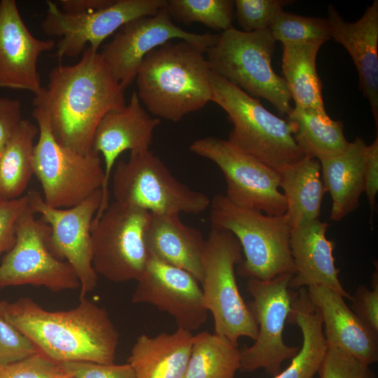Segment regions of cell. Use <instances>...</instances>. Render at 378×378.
I'll return each mask as SVG.
<instances>
[{"label": "cell", "instance_id": "6da1fadb", "mask_svg": "<svg viewBox=\"0 0 378 378\" xmlns=\"http://www.w3.org/2000/svg\"><path fill=\"white\" fill-rule=\"evenodd\" d=\"M33 104L46 113L59 144L88 154L92 153L93 136L101 119L126 103L124 90L99 52L88 46L76 64H59L51 70L47 87L34 95Z\"/></svg>", "mask_w": 378, "mask_h": 378}, {"label": "cell", "instance_id": "7a4b0ae2", "mask_svg": "<svg viewBox=\"0 0 378 378\" xmlns=\"http://www.w3.org/2000/svg\"><path fill=\"white\" fill-rule=\"evenodd\" d=\"M3 306L9 322L52 360L114 363L119 333L107 311L87 297L66 311L46 310L27 297Z\"/></svg>", "mask_w": 378, "mask_h": 378}, {"label": "cell", "instance_id": "3957f363", "mask_svg": "<svg viewBox=\"0 0 378 378\" xmlns=\"http://www.w3.org/2000/svg\"><path fill=\"white\" fill-rule=\"evenodd\" d=\"M210 73L202 50L170 41L144 58L135 78L136 93L152 114L178 122L211 102Z\"/></svg>", "mask_w": 378, "mask_h": 378}, {"label": "cell", "instance_id": "277c9868", "mask_svg": "<svg viewBox=\"0 0 378 378\" xmlns=\"http://www.w3.org/2000/svg\"><path fill=\"white\" fill-rule=\"evenodd\" d=\"M209 78L211 102L226 112L233 125L227 139L232 145L279 172L304 157L290 120L274 115L258 99L211 70Z\"/></svg>", "mask_w": 378, "mask_h": 378}, {"label": "cell", "instance_id": "5b68a950", "mask_svg": "<svg viewBox=\"0 0 378 378\" xmlns=\"http://www.w3.org/2000/svg\"><path fill=\"white\" fill-rule=\"evenodd\" d=\"M211 227L232 232L239 241L245 259L237 273L244 278L269 281L284 274H295L290 249L292 227L286 216H268L216 195L210 202Z\"/></svg>", "mask_w": 378, "mask_h": 378}, {"label": "cell", "instance_id": "8992f818", "mask_svg": "<svg viewBox=\"0 0 378 378\" xmlns=\"http://www.w3.org/2000/svg\"><path fill=\"white\" fill-rule=\"evenodd\" d=\"M275 43L270 29L245 32L232 27L206 50V59L211 71L288 115L291 97L285 80L272 67Z\"/></svg>", "mask_w": 378, "mask_h": 378}, {"label": "cell", "instance_id": "52a82bcc", "mask_svg": "<svg viewBox=\"0 0 378 378\" xmlns=\"http://www.w3.org/2000/svg\"><path fill=\"white\" fill-rule=\"evenodd\" d=\"M242 260V248L236 237L227 230L211 227L203 255L204 301L214 318V333L237 346L240 337L255 340L258 332L236 280L234 267Z\"/></svg>", "mask_w": 378, "mask_h": 378}, {"label": "cell", "instance_id": "ba28073f", "mask_svg": "<svg viewBox=\"0 0 378 378\" xmlns=\"http://www.w3.org/2000/svg\"><path fill=\"white\" fill-rule=\"evenodd\" d=\"M32 115L38 127L34 174L42 186L45 202L55 208H71L102 189L105 176L99 155L81 154L61 145L46 113L34 108Z\"/></svg>", "mask_w": 378, "mask_h": 378}, {"label": "cell", "instance_id": "9c48e42d", "mask_svg": "<svg viewBox=\"0 0 378 378\" xmlns=\"http://www.w3.org/2000/svg\"><path fill=\"white\" fill-rule=\"evenodd\" d=\"M112 190L115 201L151 214H198L210 206L204 192L177 180L150 150L130 153L114 166Z\"/></svg>", "mask_w": 378, "mask_h": 378}, {"label": "cell", "instance_id": "30bf717a", "mask_svg": "<svg viewBox=\"0 0 378 378\" xmlns=\"http://www.w3.org/2000/svg\"><path fill=\"white\" fill-rule=\"evenodd\" d=\"M149 218L146 210L115 201L93 220L92 258L98 275L115 283L141 278L149 259L146 245Z\"/></svg>", "mask_w": 378, "mask_h": 378}, {"label": "cell", "instance_id": "8fae6325", "mask_svg": "<svg viewBox=\"0 0 378 378\" xmlns=\"http://www.w3.org/2000/svg\"><path fill=\"white\" fill-rule=\"evenodd\" d=\"M293 274H284L269 281L248 279L247 290L253 298L247 303L258 332L253 344L240 350L241 370L254 372L262 368L273 377L282 363L292 359L299 348L287 345L283 332L297 293L288 287Z\"/></svg>", "mask_w": 378, "mask_h": 378}, {"label": "cell", "instance_id": "7c38bea8", "mask_svg": "<svg viewBox=\"0 0 378 378\" xmlns=\"http://www.w3.org/2000/svg\"><path fill=\"white\" fill-rule=\"evenodd\" d=\"M190 150L219 167L226 182L225 195L234 204L268 216L286 214L287 204L279 191L278 171L218 137L198 139Z\"/></svg>", "mask_w": 378, "mask_h": 378}, {"label": "cell", "instance_id": "4fadbf2b", "mask_svg": "<svg viewBox=\"0 0 378 378\" xmlns=\"http://www.w3.org/2000/svg\"><path fill=\"white\" fill-rule=\"evenodd\" d=\"M50 225L36 218L29 204L21 214L16 239L0 264V290L8 286H43L52 292L80 288L69 263L56 258L49 248Z\"/></svg>", "mask_w": 378, "mask_h": 378}, {"label": "cell", "instance_id": "5bb4252c", "mask_svg": "<svg viewBox=\"0 0 378 378\" xmlns=\"http://www.w3.org/2000/svg\"><path fill=\"white\" fill-rule=\"evenodd\" d=\"M167 0H114L110 6L88 13L62 11L56 2L46 1L43 32L58 37L55 56H78L89 46L99 51L102 43L123 24L137 18L156 14Z\"/></svg>", "mask_w": 378, "mask_h": 378}, {"label": "cell", "instance_id": "9a60e30c", "mask_svg": "<svg viewBox=\"0 0 378 378\" xmlns=\"http://www.w3.org/2000/svg\"><path fill=\"white\" fill-rule=\"evenodd\" d=\"M218 36L183 30L172 22L164 6L153 15L137 18L123 24L99 52L113 78L125 90L136 78L145 56L155 48L177 39L206 53Z\"/></svg>", "mask_w": 378, "mask_h": 378}, {"label": "cell", "instance_id": "2e32d148", "mask_svg": "<svg viewBox=\"0 0 378 378\" xmlns=\"http://www.w3.org/2000/svg\"><path fill=\"white\" fill-rule=\"evenodd\" d=\"M27 195L34 213L41 214L51 228L50 251L70 264L80 282V298L87 297L97 286L98 274L92 265L91 228L101 205L102 189L67 209L50 206L35 190H29Z\"/></svg>", "mask_w": 378, "mask_h": 378}, {"label": "cell", "instance_id": "e0dca14e", "mask_svg": "<svg viewBox=\"0 0 378 378\" xmlns=\"http://www.w3.org/2000/svg\"><path fill=\"white\" fill-rule=\"evenodd\" d=\"M199 281L188 272L149 257L132 297L134 304H149L169 314L177 328L190 332L206 321Z\"/></svg>", "mask_w": 378, "mask_h": 378}, {"label": "cell", "instance_id": "ac0fdd59", "mask_svg": "<svg viewBox=\"0 0 378 378\" xmlns=\"http://www.w3.org/2000/svg\"><path fill=\"white\" fill-rule=\"evenodd\" d=\"M160 123L159 118L151 117L143 108L136 92L132 93L127 104L108 111L101 119L94 134L92 152L102 155L105 177L102 200L94 220L109 204V181L119 155L125 150L136 153L150 150L154 130Z\"/></svg>", "mask_w": 378, "mask_h": 378}, {"label": "cell", "instance_id": "d6986e66", "mask_svg": "<svg viewBox=\"0 0 378 378\" xmlns=\"http://www.w3.org/2000/svg\"><path fill=\"white\" fill-rule=\"evenodd\" d=\"M55 46L53 39L41 40L31 34L15 0L0 1V88L36 94L42 88L38 57Z\"/></svg>", "mask_w": 378, "mask_h": 378}, {"label": "cell", "instance_id": "ffe728a7", "mask_svg": "<svg viewBox=\"0 0 378 378\" xmlns=\"http://www.w3.org/2000/svg\"><path fill=\"white\" fill-rule=\"evenodd\" d=\"M330 38L348 51L356 66L359 88L378 126V1L354 22L344 21L332 4L328 8Z\"/></svg>", "mask_w": 378, "mask_h": 378}, {"label": "cell", "instance_id": "44dd1931", "mask_svg": "<svg viewBox=\"0 0 378 378\" xmlns=\"http://www.w3.org/2000/svg\"><path fill=\"white\" fill-rule=\"evenodd\" d=\"M328 227L318 218L292 228L290 249L295 273L288 287L324 286L351 300L338 277L332 254L335 243L326 237Z\"/></svg>", "mask_w": 378, "mask_h": 378}, {"label": "cell", "instance_id": "7402d4cb", "mask_svg": "<svg viewBox=\"0 0 378 378\" xmlns=\"http://www.w3.org/2000/svg\"><path fill=\"white\" fill-rule=\"evenodd\" d=\"M319 312L328 346L337 347L370 365L378 360V335L367 327L340 293L324 286L307 288Z\"/></svg>", "mask_w": 378, "mask_h": 378}, {"label": "cell", "instance_id": "603a6c76", "mask_svg": "<svg viewBox=\"0 0 378 378\" xmlns=\"http://www.w3.org/2000/svg\"><path fill=\"white\" fill-rule=\"evenodd\" d=\"M206 241L198 230L184 224L179 214L150 213L146 232L149 257L188 272L200 284Z\"/></svg>", "mask_w": 378, "mask_h": 378}, {"label": "cell", "instance_id": "cb8c5ba5", "mask_svg": "<svg viewBox=\"0 0 378 378\" xmlns=\"http://www.w3.org/2000/svg\"><path fill=\"white\" fill-rule=\"evenodd\" d=\"M192 332L139 335L127 358L136 378H184L193 343Z\"/></svg>", "mask_w": 378, "mask_h": 378}, {"label": "cell", "instance_id": "d4e9b609", "mask_svg": "<svg viewBox=\"0 0 378 378\" xmlns=\"http://www.w3.org/2000/svg\"><path fill=\"white\" fill-rule=\"evenodd\" d=\"M367 146L356 137L342 153L319 160L323 183L332 201L330 218L333 221L341 220L359 206Z\"/></svg>", "mask_w": 378, "mask_h": 378}, {"label": "cell", "instance_id": "484cf974", "mask_svg": "<svg viewBox=\"0 0 378 378\" xmlns=\"http://www.w3.org/2000/svg\"><path fill=\"white\" fill-rule=\"evenodd\" d=\"M279 187L287 209L285 215L293 227L318 219L326 192L319 161L304 156L281 172Z\"/></svg>", "mask_w": 378, "mask_h": 378}, {"label": "cell", "instance_id": "4316f807", "mask_svg": "<svg viewBox=\"0 0 378 378\" xmlns=\"http://www.w3.org/2000/svg\"><path fill=\"white\" fill-rule=\"evenodd\" d=\"M287 323L299 327L302 344L290 365L274 378H314L328 345L321 314L310 300L307 288L297 293Z\"/></svg>", "mask_w": 378, "mask_h": 378}, {"label": "cell", "instance_id": "83f0119b", "mask_svg": "<svg viewBox=\"0 0 378 378\" xmlns=\"http://www.w3.org/2000/svg\"><path fill=\"white\" fill-rule=\"evenodd\" d=\"M324 43H283V78L295 105L326 111L316 67L317 53Z\"/></svg>", "mask_w": 378, "mask_h": 378}, {"label": "cell", "instance_id": "f1b7e54d", "mask_svg": "<svg viewBox=\"0 0 378 378\" xmlns=\"http://www.w3.org/2000/svg\"><path fill=\"white\" fill-rule=\"evenodd\" d=\"M288 118L294 125V139L304 156L319 161L342 153L349 144L342 121L332 120L326 111L295 105Z\"/></svg>", "mask_w": 378, "mask_h": 378}, {"label": "cell", "instance_id": "f546056e", "mask_svg": "<svg viewBox=\"0 0 378 378\" xmlns=\"http://www.w3.org/2000/svg\"><path fill=\"white\" fill-rule=\"evenodd\" d=\"M38 127L22 120L0 153V199L21 197L34 174V141Z\"/></svg>", "mask_w": 378, "mask_h": 378}, {"label": "cell", "instance_id": "4dcf8cb0", "mask_svg": "<svg viewBox=\"0 0 378 378\" xmlns=\"http://www.w3.org/2000/svg\"><path fill=\"white\" fill-rule=\"evenodd\" d=\"M240 349L227 338L202 331L193 336L184 378H234L241 370Z\"/></svg>", "mask_w": 378, "mask_h": 378}, {"label": "cell", "instance_id": "1f68e13d", "mask_svg": "<svg viewBox=\"0 0 378 378\" xmlns=\"http://www.w3.org/2000/svg\"><path fill=\"white\" fill-rule=\"evenodd\" d=\"M165 8L179 22H200L222 32L232 27L234 19L233 0H167Z\"/></svg>", "mask_w": 378, "mask_h": 378}, {"label": "cell", "instance_id": "d6a6232c", "mask_svg": "<svg viewBox=\"0 0 378 378\" xmlns=\"http://www.w3.org/2000/svg\"><path fill=\"white\" fill-rule=\"evenodd\" d=\"M273 38L283 43L323 41L330 38L327 18L306 17L282 10L270 27Z\"/></svg>", "mask_w": 378, "mask_h": 378}, {"label": "cell", "instance_id": "836d02e7", "mask_svg": "<svg viewBox=\"0 0 378 378\" xmlns=\"http://www.w3.org/2000/svg\"><path fill=\"white\" fill-rule=\"evenodd\" d=\"M291 3L286 0H235L234 18L245 32L270 29L284 6Z\"/></svg>", "mask_w": 378, "mask_h": 378}, {"label": "cell", "instance_id": "e575fe53", "mask_svg": "<svg viewBox=\"0 0 378 378\" xmlns=\"http://www.w3.org/2000/svg\"><path fill=\"white\" fill-rule=\"evenodd\" d=\"M317 373L319 378H376L370 365L332 346H328Z\"/></svg>", "mask_w": 378, "mask_h": 378}, {"label": "cell", "instance_id": "d590c367", "mask_svg": "<svg viewBox=\"0 0 378 378\" xmlns=\"http://www.w3.org/2000/svg\"><path fill=\"white\" fill-rule=\"evenodd\" d=\"M39 352L36 345L6 317L0 300V365L16 362Z\"/></svg>", "mask_w": 378, "mask_h": 378}, {"label": "cell", "instance_id": "8d00e7d4", "mask_svg": "<svg viewBox=\"0 0 378 378\" xmlns=\"http://www.w3.org/2000/svg\"><path fill=\"white\" fill-rule=\"evenodd\" d=\"M64 373L59 363L41 352L0 365V378H57Z\"/></svg>", "mask_w": 378, "mask_h": 378}, {"label": "cell", "instance_id": "74e56055", "mask_svg": "<svg viewBox=\"0 0 378 378\" xmlns=\"http://www.w3.org/2000/svg\"><path fill=\"white\" fill-rule=\"evenodd\" d=\"M372 289L365 285H359L351 296V309L358 318L372 331L378 335V272L372 275Z\"/></svg>", "mask_w": 378, "mask_h": 378}, {"label": "cell", "instance_id": "f35d334b", "mask_svg": "<svg viewBox=\"0 0 378 378\" xmlns=\"http://www.w3.org/2000/svg\"><path fill=\"white\" fill-rule=\"evenodd\" d=\"M64 372L74 378H136L129 363L100 364L85 361L59 363Z\"/></svg>", "mask_w": 378, "mask_h": 378}, {"label": "cell", "instance_id": "ab89813d", "mask_svg": "<svg viewBox=\"0 0 378 378\" xmlns=\"http://www.w3.org/2000/svg\"><path fill=\"white\" fill-rule=\"evenodd\" d=\"M28 205L27 195L10 200L0 199V255L13 246L18 221Z\"/></svg>", "mask_w": 378, "mask_h": 378}, {"label": "cell", "instance_id": "60d3db41", "mask_svg": "<svg viewBox=\"0 0 378 378\" xmlns=\"http://www.w3.org/2000/svg\"><path fill=\"white\" fill-rule=\"evenodd\" d=\"M22 120L20 102L8 97H0V153Z\"/></svg>", "mask_w": 378, "mask_h": 378}, {"label": "cell", "instance_id": "b9f144b4", "mask_svg": "<svg viewBox=\"0 0 378 378\" xmlns=\"http://www.w3.org/2000/svg\"><path fill=\"white\" fill-rule=\"evenodd\" d=\"M378 191V135L374 141L367 146L366 161L364 171V191L372 213L375 207Z\"/></svg>", "mask_w": 378, "mask_h": 378}, {"label": "cell", "instance_id": "7bdbcfd3", "mask_svg": "<svg viewBox=\"0 0 378 378\" xmlns=\"http://www.w3.org/2000/svg\"><path fill=\"white\" fill-rule=\"evenodd\" d=\"M114 0H59L56 2L60 9L67 13H88L106 8Z\"/></svg>", "mask_w": 378, "mask_h": 378}, {"label": "cell", "instance_id": "ee69618b", "mask_svg": "<svg viewBox=\"0 0 378 378\" xmlns=\"http://www.w3.org/2000/svg\"><path fill=\"white\" fill-rule=\"evenodd\" d=\"M57 378H72V377L71 375H69V374H66V373H64L63 375L57 377Z\"/></svg>", "mask_w": 378, "mask_h": 378}, {"label": "cell", "instance_id": "f6af8a7d", "mask_svg": "<svg viewBox=\"0 0 378 378\" xmlns=\"http://www.w3.org/2000/svg\"><path fill=\"white\" fill-rule=\"evenodd\" d=\"M72 378H74V377H72Z\"/></svg>", "mask_w": 378, "mask_h": 378}]
</instances>
